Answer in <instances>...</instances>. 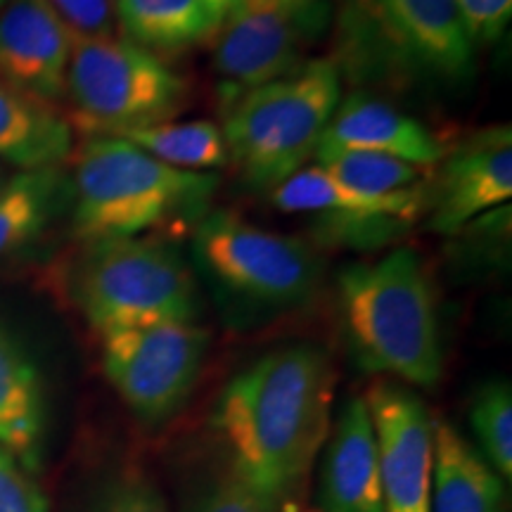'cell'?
I'll use <instances>...</instances> for the list:
<instances>
[{
	"label": "cell",
	"instance_id": "e0dca14e",
	"mask_svg": "<svg viewBox=\"0 0 512 512\" xmlns=\"http://www.w3.org/2000/svg\"><path fill=\"white\" fill-rule=\"evenodd\" d=\"M46 399L22 344L0 325V446L34 475L43 458Z\"/></svg>",
	"mask_w": 512,
	"mask_h": 512
},
{
	"label": "cell",
	"instance_id": "7a4b0ae2",
	"mask_svg": "<svg viewBox=\"0 0 512 512\" xmlns=\"http://www.w3.org/2000/svg\"><path fill=\"white\" fill-rule=\"evenodd\" d=\"M219 183L216 174L174 169L124 138L91 136L74 157V233L100 242L200 223Z\"/></svg>",
	"mask_w": 512,
	"mask_h": 512
},
{
	"label": "cell",
	"instance_id": "603a6c76",
	"mask_svg": "<svg viewBox=\"0 0 512 512\" xmlns=\"http://www.w3.org/2000/svg\"><path fill=\"white\" fill-rule=\"evenodd\" d=\"M62 178L55 169L22 171L0 188V259L24 247L53 216Z\"/></svg>",
	"mask_w": 512,
	"mask_h": 512
},
{
	"label": "cell",
	"instance_id": "44dd1931",
	"mask_svg": "<svg viewBox=\"0 0 512 512\" xmlns=\"http://www.w3.org/2000/svg\"><path fill=\"white\" fill-rule=\"evenodd\" d=\"M313 157L335 181L361 195L403 204L420 216L430 207L437 166H418L389 155L358 150H316Z\"/></svg>",
	"mask_w": 512,
	"mask_h": 512
},
{
	"label": "cell",
	"instance_id": "277c9868",
	"mask_svg": "<svg viewBox=\"0 0 512 512\" xmlns=\"http://www.w3.org/2000/svg\"><path fill=\"white\" fill-rule=\"evenodd\" d=\"M342 100V69L332 57L306 60L292 74L254 88L226 110L228 164L259 190H275L316 155Z\"/></svg>",
	"mask_w": 512,
	"mask_h": 512
},
{
	"label": "cell",
	"instance_id": "d4e9b609",
	"mask_svg": "<svg viewBox=\"0 0 512 512\" xmlns=\"http://www.w3.org/2000/svg\"><path fill=\"white\" fill-rule=\"evenodd\" d=\"M0 512H48V501L34 475L3 446H0Z\"/></svg>",
	"mask_w": 512,
	"mask_h": 512
},
{
	"label": "cell",
	"instance_id": "7c38bea8",
	"mask_svg": "<svg viewBox=\"0 0 512 512\" xmlns=\"http://www.w3.org/2000/svg\"><path fill=\"white\" fill-rule=\"evenodd\" d=\"M430 197V230L456 235L512 197V128L494 126L463 140L437 164Z\"/></svg>",
	"mask_w": 512,
	"mask_h": 512
},
{
	"label": "cell",
	"instance_id": "484cf974",
	"mask_svg": "<svg viewBox=\"0 0 512 512\" xmlns=\"http://www.w3.org/2000/svg\"><path fill=\"white\" fill-rule=\"evenodd\" d=\"M190 512H278V503L233 472L202 494Z\"/></svg>",
	"mask_w": 512,
	"mask_h": 512
},
{
	"label": "cell",
	"instance_id": "9c48e42d",
	"mask_svg": "<svg viewBox=\"0 0 512 512\" xmlns=\"http://www.w3.org/2000/svg\"><path fill=\"white\" fill-rule=\"evenodd\" d=\"M107 380L140 420L162 422L188 399L202 373L209 332L195 323H159L105 335Z\"/></svg>",
	"mask_w": 512,
	"mask_h": 512
},
{
	"label": "cell",
	"instance_id": "8992f818",
	"mask_svg": "<svg viewBox=\"0 0 512 512\" xmlns=\"http://www.w3.org/2000/svg\"><path fill=\"white\" fill-rule=\"evenodd\" d=\"M188 81L126 36H74L67 93L74 124L91 136L171 121L188 100Z\"/></svg>",
	"mask_w": 512,
	"mask_h": 512
},
{
	"label": "cell",
	"instance_id": "9a60e30c",
	"mask_svg": "<svg viewBox=\"0 0 512 512\" xmlns=\"http://www.w3.org/2000/svg\"><path fill=\"white\" fill-rule=\"evenodd\" d=\"M318 496L323 512H384L375 427L361 396L344 403L325 439Z\"/></svg>",
	"mask_w": 512,
	"mask_h": 512
},
{
	"label": "cell",
	"instance_id": "52a82bcc",
	"mask_svg": "<svg viewBox=\"0 0 512 512\" xmlns=\"http://www.w3.org/2000/svg\"><path fill=\"white\" fill-rule=\"evenodd\" d=\"M342 36L356 64L444 79L465 76L475 57L458 0H347Z\"/></svg>",
	"mask_w": 512,
	"mask_h": 512
},
{
	"label": "cell",
	"instance_id": "6da1fadb",
	"mask_svg": "<svg viewBox=\"0 0 512 512\" xmlns=\"http://www.w3.org/2000/svg\"><path fill=\"white\" fill-rule=\"evenodd\" d=\"M335 370L323 349L271 351L223 389L214 427L233 472L280 505L302 489L332 430Z\"/></svg>",
	"mask_w": 512,
	"mask_h": 512
},
{
	"label": "cell",
	"instance_id": "5b68a950",
	"mask_svg": "<svg viewBox=\"0 0 512 512\" xmlns=\"http://www.w3.org/2000/svg\"><path fill=\"white\" fill-rule=\"evenodd\" d=\"M76 302L102 337L159 323H195L200 297L174 247L147 238L91 242L76 271Z\"/></svg>",
	"mask_w": 512,
	"mask_h": 512
},
{
	"label": "cell",
	"instance_id": "8fae6325",
	"mask_svg": "<svg viewBox=\"0 0 512 512\" xmlns=\"http://www.w3.org/2000/svg\"><path fill=\"white\" fill-rule=\"evenodd\" d=\"M366 406L373 418L384 512H430L434 422L420 396L377 382Z\"/></svg>",
	"mask_w": 512,
	"mask_h": 512
},
{
	"label": "cell",
	"instance_id": "3957f363",
	"mask_svg": "<svg viewBox=\"0 0 512 512\" xmlns=\"http://www.w3.org/2000/svg\"><path fill=\"white\" fill-rule=\"evenodd\" d=\"M344 323L358 361L415 387H434L441 377V344L434 299L420 256L394 249L373 264L339 275Z\"/></svg>",
	"mask_w": 512,
	"mask_h": 512
},
{
	"label": "cell",
	"instance_id": "ffe728a7",
	"mask_svg": "<svg viewBox=\"0 0 512 512\" xmlns=\"http://www.w3.org/2000/svg\"><path fill=\"white\" fill-rule=\"evenodd\" d=\"M72 155V126L48 102L0 79V159L22 171L55 169Z\"/></svg>",
	"mask_w": 512,
	"mask_h": 512
},
{
	"label": "cell",
	"instance_id": "4dcf8cb0",
	"mask_svg": "<svg viewBox=\"0 0 512 512\" xmlns=\"http://www.w3.org/2000/svg\"><path fill=\"white\" fill-rule=\"evenodd\" d=\"M211 3H216V5H219V8H223V10L228 12L235 3H238V0H211Z\"/></svg>",
	"mask_w": 512,
	"mask_h": 512
},
{
	"label": "cell",
	"instance_id": "4316f807",
	"mask_svg": "<svg viewBox=\"0 0 512 512\" xmlns=\"http://www.w3.org/2000/svg\"><path fill=\"white\" fill-rule=\"evenodd\" d=\"M67 24L69 31L79 38L112 36L114 8L112 0H46Z\"/></svg>",
	"mask_w": 512,
	"mask_h": 512
},
{
	"label": "cell",
	"instance_id": "7402d4cb",
	"mask_svg": "<svg viewBox=\"0 0 512 512\" xmlns=\"http://www.w3.org/2000/svg\"><path fill=\"white\" fill-rule=\"evenodd\" d=\"M117 138L128 140L138 150L181 171L211 174L228 166V147L221 128L207 119L164 121V124L136 128Z\"/></svg>",
	"mask_w": 512,
	"mask_h": 512
},
{
	"label": "cell",
	"instance_id": "cb8c5ba5",
	"mask_svg": "<svg viewBox=\"0 0 512 512\" xmlns=\"http://www.w3.org/2000/svg\"><path fill=\"white\" fill-rule=\"evenodd\" d=\"M470 422L482 453L503 479L512 477V392L508 382L486 384L475 396Z\"/></svg>",
	"mask_w": 512,
	"mask_h": 512
},
{
	"label": "cell",
	"instance_id": "83f0119b",
	"mask_svg": "<svg viewBox=\"0 0 512 512\" xmlns=\"http://www.w3.org/2000/svg\"><path fill=\"white\" fill-rule=\"evenodd\" d=\"M458 8L472 43H489L503 34L512 0H458Z\"/></svg>",
	"mask_w": 512,
	"mask_h": 512
},
{
	"label": "cell",
	"instance_id": "ba28073f",
	"mask_svg": "<svg viewBox=\"0 0 512 512\" xmlns=\"http://www.w3.org/2000/svg\"><path fill=\"white\" fill-rule=\"evenodd\" d=\"M195 252L219 283L254 302L294 304L320 280V259L306 242L230 211H211L197 223Z\"/></svg>",
	"mask_w": 512,
	"mask_h": 512
},
{
	"label": "cell",
	"instance_id": "f1b7e54d",
	"mask_svg": "<svg viewBox=\"0 0 512 512\" xmlns=\"http://www.w3.org/2000/svg\"><path fill=\"white\" fill-rule=\"evenodd\" d=\"M95 512H166L162 496L145 479H121L100 498Z\"/></svg>",
	"mask_w": 512,
	"mask_h": 512
},
{
	"label": "cell",
	"instance_id": "ac0fdd59",
	"mask_svg": "<svg viewBox=\"0 0 512 512\" xmlns=\"http://www.w3.org/2000/svg\"><path fill=\"white\" fill-rule=\"evenodd\" d=\"M430 512H505L503 477L448 422L434 425Z\"/></svg>",
	"mask_w": 512,
	"mask_h": 512
},
{
	"label": "cell",
	"instance_id": "2e32d148",
	"mask_svg": "<svg viewBox=\"0 0 512 512\" xmlns=\"http://www.w3.org/2000/svg\"><path fill=\"white\" fill-rule=\"evenodd\" d=\"M316 150L377 152L418 166H437L446 155V147L422 121L368 93L339 100Z\"/></svg>",
	"mask_w": 512,
	"mask_h": 512
},
{
	"label": "cell",
	"instance_id": "d6a6232c",
	"mask_svg": "<svg viewBox=\"0 0 512 512\" xmlns=\"http://www.w3.org/2000/svg\"><path fill=\"white\" fill-rule=\"evenodd\" d=\"M5 3H8V0H0V8H3V5H5Z\"/></svg>",
	"mask_w": 512,
	"mask_h": 512
},
{
	"label": "cell",
	"instance_id": "f546056e",
	"mask_svg": "<svg viewBox=\"0 0 512 512\" xmlns=\"http://www.w3.org/2000/svg\"><path fill=\"white\" fill-rule=\"evenodd\" d=\"M280 3H285L287 8H292V10H297V12H304V15L325 17L323 3H320V0H280Z\"/></svg>",
	"mask_w": 512,
	"mask_h": 512
},
{
	"label": "cell",
	"instance_id": "30bf717a",
	"mask_svg": "<svg viewBox=\"0 0 512 512\" xmlns=\"http://www.w3.org/2000/svg\"><path fill=\"white\" fill-rule=\"evenodd\" d=\"M320 22L323 17L304 15L280 0H238L223 17L211 53L223 110L254 88L302 67L306 36Z\"/></svg>",
	"mask_w": 512,
	"mask_h": 512
},
{
	"label": "cell",
	"instance_id": "4fadbf2b",
	"mask_svg": "<svg viewBox=\"0 0 512 512\" xmlns=\"http://www.w3.org/2000/svg\"><path fill=\"white\" fill-rule=\"evenodd\" d=\"M271 202L287 214L313 216L325 238L351 247L384 245L420 219L418 211L403 204L347 188L318 164L304 166L271 190Z\"/></svg>",
	"mask_w": 512,
	"mask_h": 512
},
{
	"label": "cell",
	"instance_id": "d6986e66",
	"mask_svg": "<svg viewBox=\"0 0 512 512\" xmlns=\"http://www.w3.org/2000/svg\"><path fill=\"white\" fill-rule=\"evenodd\" d=\"M128 41L150 53L176 55L214 41L226 10L211 0H112Z\"/></svg>",
	"mask_w": 512,
	"mask_h": 512
},
{
	"label": "cell",
	"instance_id": "1f68e13d",
	"mask_svg": "<svg viewBox=\"0 0 512 512\" xmlns=\"http://www.w3.org/2000/svg\"><path fill=\"white\" fill-rule=\"evenodd\" d=\"M3 183H5V176H3V169H0V188H3Z\"/></svg>",
	"mask_w": 512,
	"mask_h": 512
},
{
	"label": "cell",
	"instance_id": "5bb4252c",
	"mask_svg": "<svg viewBox=\"0 0 512 512\" xmlns=\"http://www.w3.org/2000/svg\"><path fill=\"white\" fill-rule=\"evenodd\" d=\"M74 34L46 0H8L0 8V79L41 102L67 93Z\"/></svg>",
	"mask_w": 512,
	"mask_h": 512
}]
</instances>
